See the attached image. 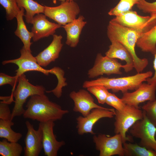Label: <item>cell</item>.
I'll return each instance as SVG.
<instances>
[{
	"mask_svg": "<svg viewBox=\"0 0 156 156\" xmlns=\"http://www.w3.org/2000/svg\"><path fill=\"white\" fill-rule=\"evenodd\" d=\"M108 50L105 53V56L109 57L118 59L126 62L125 71L128 73L134 67L132 57L128 50L121 43L117 41L111 42Z\"/></svg>",
	"mask_w": 156,
	"mask_h": 156,
	"instance_id": "d6986e66",
	"label": "cell"
},
{
	"mask_svg": "<svg viewBox=\"0 0 156 156\" xmlns=\"http://www.w3.org/2000/svg\"><path fill=\"white\" fill-rule=\"evenodd\" d=\"M0 4L5 10L6 18L8 21L16 18L21 10L16 0H0Z\"/></svg>",
	"mask_w": 156,
	"mask_h": 156,
	"instance_id": "83f0119b",
	"label": "cell"
},
{
	"mask_svg": "<svg viewBox=\"0 0 156 156\" xmlns=\"http://www.w3.org/2000/svg\"><path fill=\"white\" fill-rule=\"evenodd\" d=\"M57 0L60 1L61 2L65 1H74L76 0H52V2L54 4H56Z\"/></svg>",
	"mask_w": 156,
	"mask_h": 156,
	"instance_id": "8d00e7d4",
	"label": "cell"
},
{
	"mask_svg": "<svg viewBox=\"0 0 156 156\" xmlns=\"http://www.w3.org/2000/svg\"><path fill=\"white\" fill-rule=\"evenodd\" d=\"M24 10L23 8H21L16 18L17 22V27L14 33L22 42L25 48L31 51L30 47L32 42H31V40L33 38V34L31 31H29L28 30L24 21L23 17L25 14Z\"/></svg>",
	"mask_w": 156,
	"mask_h": 156,
	"instance_id": "44dd1931",
	"label": "cell"
},
{
	"mask_svg": "<svg viewBox=\"0 0 156 156\" xmlns=\"http://www.w3.org/2000/svg\"><path fill=\"white\" fill-rule=\"evenodd\" d=\"M137 7L143 12L152 15L156 14V1L149 2L146 0L136 5Z\"/></svg>",
	"mask_w": 156,
	"mask_h": 156,
	"instance_id": "1f68e13d",
	"label": "cell"
},
{
	"mask_svg": "<svg viewBox=\"0 0 156 156\" xmlns=\"http://www.w3.org/2000/svg\"><path fill=\"white\" fill-rule=\"evenodd\" d=\"M22 146L17 142H10L4 139L0 141V155L2 156H20Z\"/></svg>",
	"mask_w": 156,
	"mask_h": 156,
	"instance_id": "484cf974",
	"label": "cell"
},
{
	"mask_svg": "<svg viewBox=\"0 0 156 156\" xmlns=\"http://www.w3.org/2000/svg\"><path fill=\"white\" fill-rule=\"evenodd\" d=\"M50 44L35 57L38 64L42 67H46L57 59L61 51L63 44L61 35L54 34Z\"/></svg>",
	"mask_w": 156,
	"mask_h": 156,
	"instance_id": "ac0fdd59",
	"label": "cell"
},
{
	"mask_svg": "<svg viewBox=\"0 0 156 156\" xmlns=\"http://www.w3.org/2000/svg\"><path fill=\"white\" fill-rule=\"evenodd\" d=\"M115 133L121 135L123 143L130 141L131 138L127 136L126 133L137 121L143 118V111L139 107L126 105L122 110H115Z\"/></svg>",
	"mask_w": 156,
	"mask_h": 156,
	"instance_id": "5b68a950",
	"label": "cell"
},
{
	"mask_svg": "<svg viewBox=\"0 0 156 156\" xmlns=\"http://www.w3.org/2000/svg\"><path fill=\"white\" fill-rule=\"evenodd\" d=\"M107 105L113 107L116 110L120 111L125 108L126 105L114 94L109 92L106 103Z\"/></svg>",
	"mask_w": 156,
	"mask_h": 156,
	"instance_id": "4dcf8cb0",
	"label": "cell"
},
{
	"mask_svg": "<svg viewBox=\"0 0 156 156\" xmlns=\"http://www.w3.org/2000/svg\"><path fill=\"white\" fill-rule=\"evenodd\" d=\"M143 118L137 121L129 129L131 135L140 139L139 145L147 149L156 151V126L143 111Z\"/></svg>",
	"mask_w": 156,
	"mask_h": 156,
	"instance_id": "8992f818",
	"label": "cell"
},
{
	"mask_svg": "<svg viewBox=\"0 0 156 156\" xmlns=\"http://www.w3.org/2000/svg\"><path fill=\"white\" fill-rule=\"evenodd\" d=\"M13 96L12 95L8 96H0V100L9 104H11L12 102L14 101L13 99Z\"/></svg>",
	"mask_w": 156,
	"mask_h": 156,
	"instance_id": "d590c367",
	"label": "cell"
},
{
	"mask_svg": "<svg viewBox=\"0 0 156 156\" xmlns=\"http://www.w3.org/2000/svg\"><path fill=\"white\" fill-rule=\"evenodd\" d=\"M156 84L142 83L134 92L123 93L121 99L126 105L139 107V105L146 101L156 99Z\"/></svg>",
	"mask_w": 156,
	"mask_h": 156,
	"instance_id": "4fadbf2b",
	"label": "cell"
},
{
	"mask_svg": "<svg viewBox=\"0 0 156 156\" xmlns=\"http://www.w3.org/2000/svg\"><path fill=\"white\" fill-rule=\"evenodd\" d=\"M154 57L153 61V67L155 70L154 75L151 77L148 78L146 80L149 84H156V53L154 55Z\"/></svg>",
	"mask_w": 156,
	"mask_h": 156,
	"instance_id": "e575fe53",
	"label": "cell"
},
{
	"mask_svg": "<svg viewBox=\"0 0 156 156\" xmlns=\"http://www.w3.org/2000/svg\"><path fill=\"white\" fill-rule=\"evenodd\" d=\"M25 123L27 131L25 139L24 156H38L43 148L42 127L39 124L38 129L36 130L29 121Z\"/></svg>",
	"mask_w": 156,
	"mask_h": 156,
	"instance_id": "9a60e30c",
	"label": "cell"
},
{
	"mask_svg": "<svg viewBox=\"0 0 156 156\" xmlns=\"http://www.w3.org/2000/svg\"><path fill=\"white\" fill-rule=\"evenodd\" d=\"M136 45L144 52L153 55L156 53V24L148 31L142 34Z\"/></svg>",
	"mask_w": 156,
	"mask_h": 156,
	"instance_id": "7402d4cb",
	"label": "cell"
},
{
	"mask_svg": "<svg viewBox=\"0 0 156 156\" xmlns=\"http://www.w3.org/2000/svg\"><path fill=\"white\" fill-rule=\"evenodd\" d=\"M144 0H120L117 4L111 9L108 14L110 16H116L121 13L132 10L133 7Z\"/></svg>",
	"mask_w": 156,
	"mask_h": 156,
	"instance_id": "4316f807",
	"label": "cell"
},
{
	"mask_svg": "<svg viewBox=\"0 0 156 156\" xmlns=\"http://www.w3.org/2000/svg\"><path fill=\"white\" fill-rule=\"evenodd\" d=\"M93 140L96 149L99 152V156H124L123 142L120 134L108 136L100 133L94 135Z\"/></svg>",
	"mask_w": 156,
	"mask_h": 156,
	"instance_id": "30bf717a",
	"label": "cell"
},
{
	"mask_svg": "<svg viewBox=\"0 0 156 156\" xmlns=\"http://www.w3.org/2000/svg\"><path fill=\"white\" fill-rule=\"evenodd\" d=\"M19 77L16 75L11 76L4 73H0V86H1L7 84H9L12 87V91H13L15 89L16 84L18 82Z\"/></svg>",
	"mask_w": 156,
	"mask_h": 156,
	"instance_id": "d6a6232c",
	"label": "cell"
},
{
	"mask_svg": "<svg viewBox=\"0 0 156 156\" xmlns=\"http://www.w3.org/2000/svg\"><path fill=\"white\" fill-rule=\"evenodd\" d=\"M18 5L21 9L23 8L26 11L24 16L26 22L32 24L34 16L44 13V6L34 0H16Z\"/></svg>",
	"mask_w": 156,
	"mask_h": 156,
	"instance_id": "603a6c76",
	"label": "cell"
},
{
	"mask_svg": "<svg viewBox=\"0 0 156 156\" xmlns=\"http://www.w3.org/2000/svg\"><path fill=\"white\" fill-rule=\"evenodd\" d=\"M46 17L44 14L40 13L36 15L34 17L31 31L33 34L32 39L34 42L53 36L56 30L62 26L58 23L49 21Z\"/></svg>",
	"mask_w": 156,
	"mask_h": 156,
	"instance_id": "2e32d148",
	"label": "cell"
},
{
	"mask_svg": "<svg viewBox=\"0 0 156 156\" xmlns=\"http://www.w3.org/2000/svg\"><path fill=\"white\" fill-rule=\"evenodd\" d=\"M142 33L140 31L122 26L111 20L107 27V34L109 40L111 42H119L127 49L132 57L134 68L137 73H141L148 64V59L140 58L135 51L137 42Z\"/></svg>",
	"mask_w": 156,
	"mask_h": 156,
	"instance_id": "7a4b0ae2",
	"label": "cell"
},
{
	"mask_svg": "<svg viewBox=\"0 0 156 156\" xmlns=\"http://www.w3.org/2000/svg\"><path fill=\"white\" fill-rule=\"evenodd\" d=\"M88 90L96 98L98 102L102 104L106 103L109 92L108 90L102 85H95L88 88Z\"/></svg>",
	"mask_w": 156,
	"mask_h": 156,
	"instance_id": "f1b7e54d",
	"label": "cell"
},
{
	"mask_svg": "<svg viewBox=\"0 0 156 156\" xmlns=\"http://www.w3.org/2000/svg\"><path fill=\"white\" fill-rule=\"evenodd\" d=\"M9 104L2 101L0 103V119L12 120V114L9 106Z\"/></svg>",
	"mask_w": 156,
	"mask_h": 156,
	"instance_id": "836d02e7",
	"label": "cell"
},
{
	"mask_svg": "<svg viewBox=\"0 0 156 156\" xmlns=\"http://www.w3.org/2000/svg\"><path fill=\"white\" fill-rule=\"evenodd\" d=\"M84 19L83 16L80 15L72 22L62 26L66 33V44L71 47H76L79 42L82 30L87 23Z\"/></svg>",
	"mask_w": 156,
	"mask_h": 156,
	"instance_id": "ffe728a7",
	"label": "cell"
},
{
	"mask_svg": "<svg viewBox=\"0 0 156 156\" xmlns=\"http://www.w3.org/2000/svg\"><path fill=\"white\" fill-rule=\"evenodd\" d=\"M14 124L12 120L0 119V137L6 139L10 142H17L22 137V135L12 129L11 127Z\"/></svg>",
	"mask_w": 156,
	"mask_h": 156,
	"instance_id": "cb8c5ba5",
	"label": "cell"
},
{
	"mask_svg": "<svg viewBox=\"0 0 156 156\" xmlns=\"http://www.w3.org/2000/svg\"><path fill=\"white\" fill-rule=\"evenodd\" d=\"M149 120L155 125L156 123V99L149 101L142 107Z\"/></svg>",
	"mask_w": 156,
	"mask_h": 156,
	"instance_id": "f546056e",
	"label": "cell"
},
{
	"mask_svg": "<svg viewBox=\"0 0 156 156\" xmlns=\"http://www.w3.org/2000/svg\"><path fill=\"white\" fill-rule=\"evenodd\" d=\"M125 156H156V151L147 149L136 144L123 143Z\"/></svg>",
	"mask_w": 156,
	"mask_h": 156,
	"instance_id": "d4e9b609",
	"label": "cell"
},
{
	"mask_svg": "<svg viewBox=\"0 0 156 156\" xmlns=\"http://www.w3.org/2000/svg\"><path fill=\"white\" fill-rule=\"evenodd\" d=\"M155 125L156 126V123L155 124Z\"/></svg>",
	"mask_w": 156,
	"mask_h": 156,
	"instance_id": "74e56055",
	"label": "cell"
},
{
	"mask_svg": "<svg viewBox=\"0 0 156 156\" xmlns=\"http://www.w3.org/2000/svg\"><path fill=\"white\" fill-rule=\"evenodd\" d=\"M55 121L52 120L40 122L42 132V144L44 155L47 156H57L60 149L64 146V141H57L54 134Z\"/></svg>",
	"mask_w": 156,
	"mask_h": 156,
	"instance_id": "5bb4252c",
	"label": "cell"
},
{
	"mask_svg": "<svg viewBox=\"0 0 156 156\" xmlns=\"http://www.w3.org/2000/svg\"><path fill=\"white\" fill-rule=\"evenodd\" d=\"M80 12L78 4L74 1L61 2L55 7L44 6V14L62 26L77 18Z\"/></svg>",
	"mask_w": 156,
	"mask_h": 156,
	"instance_id": "ba28073f",
	"label": "cell"
},
{
	"mask_svg": "<svg viewBox=\"0 0 156 156\" xmlns=\"http://www.w3.org/2000/svg\"><path fill=\"white\" fill-rule=\"evenodd\" d=\"M125 68V65H122L116 59L98 53L96 57L94 65L88 72L89 78H93L104 74L109 75L112 74L121 75V68Z\"/></svg>",
	"mask_w": 156,
	"mask_h": 156,
	"instance_id": "7c38bea8",
	"label": "cell"
},
{
	"mask_svg": "<svg viewBox=\"0 0 156 156\" xmlns=\"http://www.w3.org/2000/svg\"><path fill=\"white\" fill-rule=\"evenodd\" d=\"M111 21L143 33L148 31L156 24V14L142 16L131 10L116 16Z\"/></svg>",
	"mask_w": 156,
	"mask_h": 156,
	"instance_id": "52a82bcc",
	"label": "cell"
},
{
	"mask_svg": "<svg viewBox=\"0 0 156 156\" xmlns=\"http://www.w3.org/2000/svg\"><path fill=\"white\" fill-rule=\"evenodd\" d=\"M153 75V72L149 71L121 77L109 78L101 77L95 80L85 81L83 87L87 88L92 86L102 85L114 92L120 91L123 93L129 90H136L143 82L152 77Z\"/></svg>",
	"mask_w": 156,
	"mask_h": 156,
	"instance_id": "3957f363",
	"label": "cell"
},
{
	"mask_svg": "<svg viewBox=\"0 0 156 156\" xmlns=\"http://www.w3.org/2000/svg\"><path fill=\"white\" fill-rule=\"evenodd\" d=\"M114 109L95 108L92 109L86 116H79L76 118V128L79 135L90 133L94 135L93 128L95 123L103 118H112L115 114Z\"/></svg>",
	"mask_w": 156,
	"mask_h": 156,
	"instance_id": "8fae6325",
	"label": "cell"
},
{
	"mask_svg": "<svg viewBox=\"0 0 156 156\" xmlns=\"http://www.w3.org/2000/svg\"><path fill=\"white\" fill-rule=\"evenodd\" d=\"M26 107L23 117L40 122L60 120L69 113L68 110L62 109L59 105L50 101L44 94L30 96Z\"/></svg>",
	"mask_w": 156,
	"mask_h": 156,
	"instance_id": "6da1fadb",
	"label": "cell"
},
{
	"mask_svg": "<svg viewBox=\"0 0 156 156\" xmlns=\"http://www.w3.org/2000/svg\"><path fill=\"white\" fill-rule=\"evenodd\" d=\"M20 56L18 58L13 60H5L3 61V65L9 63L16 65L18 67L16 70V75L19 77L26 72L36 71L41 72L48 76L49 73L54 74L55 72V67L49 70L43 68L38 63L35 57L31 54V51H29L23 46L20 50Z\"/></svg>",
	"mask_w": 156,
	"mask_h": 156,
	"instance_id": "9c48e42d",
	"label": "cell"
},
{
	"mask_svg": "<svg viewBox=\"0 0 156 156\" xmlns=\"http://www.w3.org/2000/svg\"><path fill=\"white\" fill-rule=\"evenodd\" d=\"M69 96L74 102L73 111L79 112L84 117L94 108H105L96 104L91 95L84 89H80L77 92L73 91L70 93Z\"/></svg>",
	"mask_w": 156,
	"mask_h": 156,
	"instance_id": "e0dca14e",
	"label": "cell"
},
{
	"mask_svg": "<svg viewBox=\"0 0 156 156\" xmlns=\"http://www.w3.org/2000/svg\"><path fill=\"white\" fill-rule=\"evenodd\" d=\"M46 92L42 86H35L31 83L24 74L19 76L17 86L11 94L15 99L14 105L12 112V118L23 115L25 110L23 105L29 96L35 95H42Z\"/></svg>",
	"mask_w": 156,
	"mask_h": 156,
	"instance_id": "277c9868",
	"label": "cell"
}]
</instances>
